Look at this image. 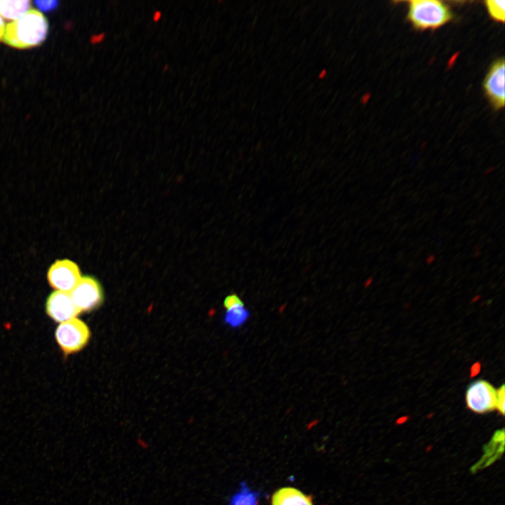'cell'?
Instances as JSON below:
<instances>
[{
    "label": "cell",
    "instance_id": "1",
    "mask_svg": "<svg viewBox=\"0 0 505 505\" xmlns=\"http://www.w3.org/2000/svg\"><path fill=\"white\" fill-rule=\"evenodd\" d=\"M48 30V20L43 14L36 9H30L6 25L3 40L15 48H29L42 43Z\"/></svg>",
    "mask_w": 505,
    "mask_h": 505
},
{
    "label": "cell",
    "instance_id": "2",
    "mask_svg": "<svg viewBox=\"0 0 505 505\" xmlns=\"http://www.w3.org/2000/svg\"><path fill=\"white\" fill-rule=\"evenodd\" d=\"M408 18L420 29H436L452 18L450 7L437 0H413L408 2Z\"/></svg>",
    "mask_w": 505,
    "mask_h": 505
},
{
    "label": "cell",
    "instance_id": "3",
    "mask_svg": "<svg viewBox=\"0 0 505 505\" xmlns=\"http://www.w3.org/2000/svg\"><path fill=\"white\" fill-rule=\"evenodd\" d=\"M55 339L65 354L81 351L88 342L90 332L87 325L77 318L60 323L55 330Z\"/></svg>",
    "mask_w": 505,
    "mask_h": 505
},
{
    "label": "cell",
    "instance_id": "4",
    "mask_svg": "<svg viewBox=\"0 0 505 505\" xmlns=\"http://www.w3.org/2000/svg\"><path fill=\"white\" fill-rule=\"evenodd\" d=\"M465 400L467 408L473 412H490L496 410L497 389L486 380H475L467 386Z\"/></svg>",
    "mask_w": 505,
    "mask_h": 505
},
{
    "label": "cell",
    "instance_id": "5",
    "mask_svg": "<svg viewBox=\"0 0 505 505\" xmlns=\"http://www.w3.org/2000/svg\"><path fill=\"white\" fill-rule=\"evenodd\" d=\"M81 278L79 266L68 259L56 260L47 272L48 281L56 291L69 293Z\"/></svg>",
    "mask_w": 505,
    "mask_h": 505
},
{
    "label": "cell",
    "instance_id": "6",
    "mask_svg": "<svg viewBox=\"0 0 505 505\" xmlns=\"http://www.w3.org/2000/svg\"><path fill=\"white\" fill-rule=\"evenodd\" d=\"M69 294L80 312L90 311L96 309L103 299L100 283L95 278L89 276L81 277Z\"/></svg>",
    "mask_w": 505,
    "mask_h": 505
},
{
    "label": "cell",
    "instance_id": "7",
    "mask_svg": "<svg viewBox=\"0 0 505 505\" xmlns=\"http://www.w3.org/2000/svg\"><path fill=\"white\" fill-rule=\"evenodd\" d=\"M46 311L51 319L60 323L76 318L81 313L69 292L56 290L48 297Z\"/></svg>",
    "mask_w": 505,
    "mask_h": 505
},
{
    "label": "cell",
    "instance_id": "8",
    "mask_svg": "<svg viewBox=\"0 0 505 505\" xmlns=\"http://www.w3.org/2000/svg\"><path fill=\"white\" fill-rule=\"evenodd\" d=\"M504 58L499 59L492 64L483 82L486 95L497 109L504 106Z\"/></svg>",
    "mask_w": 505,
    "mask_h": 505
},
{
    "label": "cell",
    "instance_id": "9",
    "mask_svg": "<svg viewBox=\"0 0 505 505\" xmlns=\"http://www.w3.org/2000/svg\"><path fill=\"white\" fill-rule=\"evenodd\" d=\"M224 307L226 309L224 322L232 328L242 325L250 316L243 302L236 294L229 295L225 298Z\"/></svg>",
    "mask_w": 505,
    "mask_h": 505
},
{
    "label": "cell",
    "instance_id": "10",
    "mask_svg": "<svg viewBox=\"0 0 505 505\" xmlns=\"http://www.w3.org/2000/svg\"><path fill=\"white\" fill-rule=\"evenodd\" d=\"M271 505H314V501L311 495L297 488L286 486L273 493Z\"/></svg>",
    "mask_w": 505,
    "mask_h": 505
},
{
    "label": "cell",
    "instance_id": "11",
    "mask_svg": "<svg viewBox=\"0 0 505 505\" xmlns=\"http://www.w3.org/2000/svg\"><path fill=\"white\" fill-rule=\"evenodd\" d=\"M504 431L501 430L497 431L490 443L485 448V452L480 460L474 466L476 469H480L492 463L496 459L499 458V454L503 452L504 445Z\"/></svg>",
    "mask_w": 505,
    "mask_h": 505
},
{
    "label": "cell",
    "instance_id": "12",
    "mask_svg": "<svg viewBox=\"0 0 505 505\" xmlns=\"http://www.w3.org/2000/svg\"><path fill=\"white\" fill-rule=\"evenodd\" d=\"M29 0H0V15L7 20H15L26 13L30 8Z\"/></svg>",
    "mask_w": 505,
    "mask_h": 505
},
{
    "label": "cell",
    "instance_id": "13",
    "mask_svg": "<svg viewBox=\"0 0 505 505\" xmlns=\"http://www.w3.org/2000/svg\"><path fill=\"white\" fill-rule=\"evenodd\" d=\"M259 494L242 485L240 490L230 499L229 505H258Z\"/></svg>",
    "mask_w": 505,
    "mask_h": 505
},
{
    "label": "cell",
    "instance_id": "14",
    "mask_svg": "<svg viewBox=\"0 0 505 505\" xmlns=\"http://www.w3.org/2000/svg\"><path fill=\"white\" fill-rule=\"evenodd\" d=\"M485 6L490 15L497 21L504 22L505 1L487 0Z\"/></svg>",
    "mask_w": 505,
    "mask_h": 505
},
{
    "label": "cell",
    "instance_id": "15",
    "mask_svg": "<svg viewBox=\"0 0 505 505\" xmlns=\"http://www.w3.org/2000/svg\"><path fill=\"white\" fill-rule=\"evenodd\" d=\"M504 384H502L499 389H497V405L496 410L501 415H504V405H505V391Z\"/></svg>",
    "mask_w": 505,
    "mask_h": 505
},
{
    "label": "cell",
    "instance_id": "16",
    "mask_svg": "<svg viewBox=\"0 0 505 505\" xmlns=\"http://www.w3.org/2000/svg\"><path fill=\"white\" fill-rule=\"evenodd\" d=\"M35 5L42 11H50L55 9L58 6V1L55 0L50 1H36Z\"/></svg>",
    "mask_w": 505,
    "mask_h": 505
},
{
    "label": "cell",
    "instance_id": "17",
    "mask_svg": "<svg viewBox=\"0 0 505 505\" xmlns=\"http://www.w3.org/2000/svg\"><path fill=\"white\" fill-rule=\"evenodd\" d=\"M6 23L3 19V18L0 15V40L3 39L5 29H6Z\"/></svg>",
    "mask_w": 505,
    "mask_h": 505
},
{
    "label": "cell",
    "instance_id": "18",
    "mask_svg": "<svg viewBox=\"0 0 505 505\" xmlns=\"http://www.w3.org/2000/svg\"><path fill=\"white\" fill-rule=\"evenodd\" d=\"M434 260L435 256L433 255H431L426 258V262L427 264H431Z\"/></svg>",
    "mask_w": 505,
    "mask_h": 505
},
{
    "label": "cell",
    "instance_id": "19",
    "mask_svg": "<svg viewBox=\"0 0 505 505\" xmlns=\"http://www.w3.org/2000/svg\"><path fill=\"white\" fill-rule=\"evenodd\" d=\"M326 74H327V71H326V69H323V70L320 72V74H319V75H318V78L321 79H324V78L325 77Z\"/></svg>",
    "mask_w": 505,
    "mask_h": 505
}]
</instances>
